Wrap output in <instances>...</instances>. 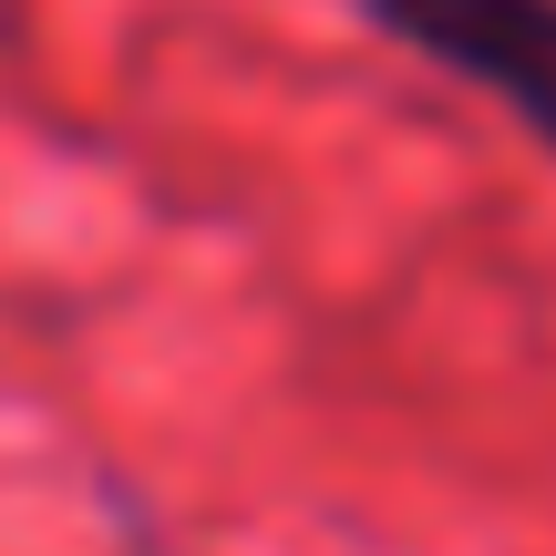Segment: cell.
<instances>
[{
	"instance_id": "cell-1",
	"label": "cell",
	"mask_w": 556,
	"mask_h": 556,
	"mask_svg": "<svg viewBox=\"0 0 556 556\" xmlns=\"http://www.w3.org/2000/svg\"><path fill=\"white\" fill-rule=\"evenodd\" d=\"M361 31L402 41L422 73L484 93L556 155V0H340Z\"/></svg>"
}]
</instances>
